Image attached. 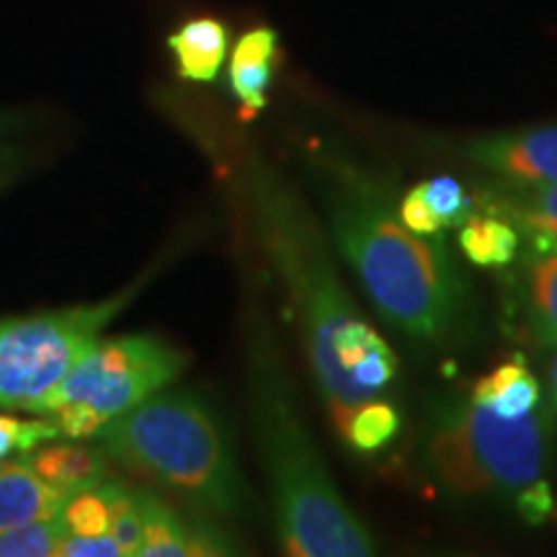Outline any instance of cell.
Returning a JSON list of instances; mask_svg holds the SVG:
<instances>
[{
	"instance_id": "6da1fadb",
	"label": "cell",
	"mask_w": 557,
	"mask_h": 557,
	"mask_svg": "<svg viewBox=\"0 0 557 557\" xmlns=\"http://www.w3.org/2000/svg\"><path fill=\"white\" fill-rule=\"evenodd\" d=\"M243 189L256 240L287 289L320 398L344 434L354 410L387 393L398 359L348 295L329 238L295 186L250 158Z\"/></svg>"
},
{
	"instance_id": "7a4b0ae2",
	"label": "cell",
	"mask_w": 557,
	"mask_h": 557,
	"mask_svg": "<svg viewBox=\"0 0 557 557\" xmlns=\"http://www.w3.org/2000/svg\"><path fill=\"white\" fill-rule=\"evenodd\" d=\"M308 171L348 261L389 325L418 341L457 329L465 287L442 235H418L400 218L389 181L344 150H308Z\"/></svg>"
},
{
	"instance_id": "3957f363",
	"label": "cell",
	"mask_w": 557,
	"mask_h": 557,
	"mask_svg": "<svg viewBox=\"0 0 557 557\" xmlns=\"http://www.w3.org/2000/svg\"><path fill=\"white\" fill-rule=\"evenodd\" d=\"M248 408L256 449L267 470L274 524L295 557H367L377 542L333 483L299 413L295 389L261 318L248 331Z\"/></svg>"
},
{
	"instance_id": "277c9868",
	"label": "cell",
	"mask_w": 557,
	"mask_h": 557,
	"mask_svg": "<svg viewBox=\"0 0 557 557\" xmlns=\"http://www.w3.org/2000/svg\"><path fill=\"white\" fill-rule=\"evenodd\" d=\"M94 442L207 517L238 519L253 508L220 416L194 389H160L103 423Z\"/></svg>"
},
{
	"instance_id": "5b68a950",
	"label": "cell",
	"mask_w": 557,
	"mask_h": 557,
	"mask_svg": "<svg viewBox=\"0 0 557 557\" xmlns=\"http://www.w3.org/2000/svg\"><path fill=\"white\" fill-rule=\"evenodd\" d=\"M555 421L545 403L527 416H498L475 398L431 408L421 442L429 478L459 498H517L553 465Z\"/></svg>"
},
{
	"instance_id": "8992f818",
	"label": "cell",
	"mask_w": 557,
	"mask_h": 557,
	"mask_svg": "<svg viewBox=\"0 0 557 557\" xmlns=\"http://www.w3.org/2000/svg\"><path fill=\"white\" fill-rule=\"evenodd\" d=\"M186 354L156 336H120L96 344L26 413L47 416L65 438H94L103 423L160 393L184 372Z\"/></svg>"
},
{
	"instance_id": "52a82bcc",
	"label": "cell",
	"mask_w": 557,
	"mask_h": 557,
	"mask_svg": "<svg viewBox=\"0 0 557 557\" xmlns=\"http://www.w3.org/2000/svg\"><path fill=\"white\" fill-rule=\"evenodd\" d=\"M143 284L96 305L0 318V410H26L58 387L99 344L101 331L127 308Z\"/></svg>"
},
{
	"instance_id": "ba28073f",
	"label": "cell",
	"mask_w": 557,
	"mask_h": 557,
	"mask_svg": "<svg viewBox=\"0 0 557 557\" xmlns=\"http://www.w3.org/2000/svg\"><path fill=\"white\" fill-rule=\"evenodd\" d=\"M145 537L139 557H222L238 555L240 542L207 513H184L158 493L137 487Z\"/></svg>"
},
{
	"instance_id": "9c48e42d",
	"label": "cell",
	"mask_w": 557,
	"mask_h": 557,
	"mask_svg": "<svg viewBox=\"0 0 557 557\" xmlns=\"http://www.w3.org/2000/svg\"><path fill=\"white\" fill-rule=\"evenodd\" d=\"M468 158L506 184H557V124L475 139Z\"/></svg>"
},
{
	"instance_id": "30bf717a",
	"label": "cell",
	"mask_w": 557,
	"mask_h": 557,
	"mask_svg": "<svg viewBox=\"0 0 557 557\" xmlns=\"http://www.w3.org/2000/svg\"><path fill=\"white\" fill-rule=\"evenodd\" d=\"M107 459L109 455L99 444H81V438H67V442L52 438V442H45L26 451L24 462L52 491L67 498L73 493L101 483L107 478Z\"/></svg>"
},
{
	"instance_id": "8fae6325",
	"label": "cell",
	"mask_w": 557,
	"mask_h": 557,
	"mask_svg": "<svg viewBox=\"0 0 557 557\" xmlns=\"http://www.w3.org/2000/svg\"><path fill=\"white\" fill-rule=\"evenodd\" d=\"M169 50L184 81H218L230 52V29L220 18L199 16L186 21L169 37Z\"/></svg>"
},
{
	"instance_id": "7c38bea8",
	"label": "cell",
	"mask_w": 557,
	"mask_h": 557,
	"mask_svg": "<svg viewBox=\"0 0 557 557\" xmlns=\"http://www.w3.org/2000/svg\"><path fill=\"white\" fill-rule=\"evenodd\" d=\"M278 37L269 26L243 34L230 58V88L246 111L267 107V94L274 81V60Z\"/></svg>"
},
{
	"instance_id": "4fadbf2b",
	"label": "cell",
	"mask_w": 557,
	"mask_h": 557,
	"mask_svg": "<svg viewBox=\"0 0 557 557\" xmlns=\"http://www.w3.org/2000/svg\"><path fill=\"white\" fill-rule=\"evenodd\" d=\"M62 498L24 459L0 462V529L58 517Z\"/></svg>"
},
{
	"instance_id": "5bb4252c",
	"label": "cell",
	"mask_w": 557,
	"mask_h": 557,
	"mask_svg": "<svg viewBox=\"0 0 557 557\" xmlns=\"http://www.w3.org/2000/svg\"><path fill=\"white\" fill-rule=\"evenodd\" d=\"M506 209L517 222L532 253L547 256L557 250V184H506Z\"/></svg>"
},
{
	"instance_id": "9a60e30c",
	"label": "cell",
	"mask_w": 557,
	"mask_h": 557,
	"mask_svg": "<svg viewBox=\"0 0 557 557\" xmlns=\"http://www.w3.org/2000/svg\"><path fill=\"white\" fill-rule=\"evenodd\" d=\"M472 398L493 408L498 416H527L542 406V387L521 359H511L491 374L480 377L472 387Z\"/></svg>"
},
{
	"instance_id": "2e32d148",
	"label": "cell",
	"mask_w": 557,
	"mask_h": 557,
	"mask_svg": "<svg viewBox=\"0 0 557 557\" xmlns=\"http://www.w3.org/2000/svg\"><path fill=\"white\" fill-rule=\"evenodd\" d=\"M524 323L542 348H557V250L537 256L524 278Z\"/></svg>"
},
{
	"instance_id": "e0dca14e",
	"label": "cell",
	"mask_w": 557,
	"mask_h": 557,
	"mask_svg": "<svg viewBox=\"0 0 557 557\" xmlns=\"http://www.w3.org/2000/svg\"><path fill=\"white\" fill-rule=\"evenodd\" d=\"M124 491H127V483L114 478H103L101 483L73 493V496L62 500L54 519H58L65 537L67 534H83V537L109 534L111 517H114V508L120 504Z\"/></svg>"
},
{
	"instance_id": "ac0fdd59",
	"label": "cell",
	"mask_w": 557,
	"mask_h": 557,
	"mask_svg": "<svg viewBox=\"0 0 557 557\" xmlns=\"http://www.w3.org/2000/svg\"><path fill=\"white\" fill-rule=\"evenodd\" d=\"M519 230L511 222L498 218H472L459 233V248L475 267H506L517 259Z\"/></svg>"
},
{
	"instance_id": "d6986e66",
	"label": "cell",
	"mask_w": 557,
	"mask_h": 557,
	"mask_svg": "<svg viewBox=\"0 0 557 557\" xmlns=\"http://www.w3.org/2000/svg\"><path fill=\"white\" fill-rule=\"evenodd\" d=\"M400 431V413L393 403L369 400L354 410L344 429V442L359 455H374L385 449Z\"/></svg>"
},
{
	"instance_id": "ffe728a7",
	"label": "cell",
	"mask_w": 557,
	"mask_h": 557,
	"mask_svg": "<svg viewBox=\"0 0 557 557\" xmlns=\"http://www.w3.org/2000/svg\"><path fill=\"white\" fill-rule=\"evenodd\" d=\"M65 532L58 519H39L29 524L0 529V557H58Z\"/></svg>"
},
{
	"instance_id": "44dd1931",
	"label": "cell",
	"mask_w": 557,
	"mask_h": 557,
	"mask_svg": "<svg viewBox=\"0 0 557 557\" xmlns=\"http://www.w3.org/2000/svg\"><path fill=\"white\" fill-rule=\"evenodd\" d=\"M60 436V429L47 416L24 421V418L0 413V462H5L16 451H32L39 444Z\"/></svg>"
},
{
	"instance_id": "7402d4cb",
	"label": "cell",
	"mask_w": 557,
	"mask_h": 557,
	"mask_svg": "<svg viewBox=\"0 0 557 557\" xmlns=\"http://www.w3.org/2000/svg\"><path fill=\"white\" fill-rule=\"evenodd\" d=\"M423 197L434 209V214L442 222V227H457L465 225L472 218L470 197L465 194L462 184L449 176H436L421 184Z\"/></svg>"
},
{
	"instance_id": "603a6c76",
	"label": "cell",
	"mask_w": 557,
	"mask_h": 557,
	"mask_svg": "<svg viewBox=\"0 0 557 557\" xmlns=\"http://www.w3.org/2000/svg\"><path fill=\"white\" fill-rule=\"evenodd\" d=\"M109 534L120 545L122 555H139L143 547L145 527H143V513H139V500H137V487H129L122 493L120 504L114 508V517H111Z\"/></svg>"
},
{
	"instance_id": "cb8c5ba5",
	"label": "cell",
	"mask_w": 557,
	"mask_h": 557,
	"mask_svg": "<svg viewBox=\"0 0 557 557\" xmlns=\"http://www.w3.org/2000/svg\"><path fill=\"white\" fill-rule=\"evenodd\" d=\"M398 209H400L403 222H406V225L418 235H438L444 230L442 222H438V218L434 214V209H431L426 197H423L421 184H418L416 189H410L406 197L400 199Z\"/></svg>"
},
{
	"instance_id": "d4e9b609",
	"label": "cell",
	"mask_w": 557,
	"mask_h": 557,
	"mask_svg": "<svg viewBox=\"0 0 557 557\" xmlns=\"http://www.w3.org/2000/svg\"><path fill=\"white\" fill-rule=\"evenodd\" d=\"M517 504V511L521 513V519L529 521V524H542L555 508V496L549 491L547 480H537V483L527 485L524 491L513 498Z\"/></svg>"
},
{
	"instance_id": "484cf974",
	"label": "cell",
	"mask_w": 557,
	"mask_h": 557,
	"mask_svg": "<svg viewBox=\"0 0 557 557\" xmlns=\"http://www.w3.org/2000/svg\"><path fill=\"white\" fill-rule=\"evenodd\" d=\"M58 557H122V549L111 534H94V537L67 534L60 542Z\"/></svg>"
},
{
	"instance_id": "4316f807",
	"label": "cell",
	"mask_w": 557,
	"mask_h": 557,
	"mask_svg": "<svg viewBox=\"0 0 557 557\" xmlns=\"http://www.w3.org/2000/svg\"><path fill=\"white\" fill-rule=\"evenodd\" d=\"M21 152L11 145L0 143V191H5L18 178Z\"/></svg>"
},
{
	"instance_id": "83f0119b",
	"label": "cell",
	"mask_w": 557,
	"mask_h": 557,
	"mask_svg": "<svg viewBox=\"0 0 557 557\" xmlns=\"http://www.w3.org/2000/svg\"><path fill=\"white\" fill-rule=\"evenodd\" d=\"M18 127V120L13 114H5V111H0V143H3L5 137L11 135L13 129Z\"/></svg>"
},
{
	"instance_id": "f1b7e54d",
	"label": "cell",
	"mask_w": 557,
	"mask_h": 557,
	"mask_svg": "<svg viewBox=\"0 0 557 557\" xmlns=\"http://www.w3.org/2000/svg\"><path fill=\"white\" fill-rule=\"evenodd\" d=\"M549 389H553V406L557 410V354L553 359V367H549Z\"/></svg>"
}]
</instances>
